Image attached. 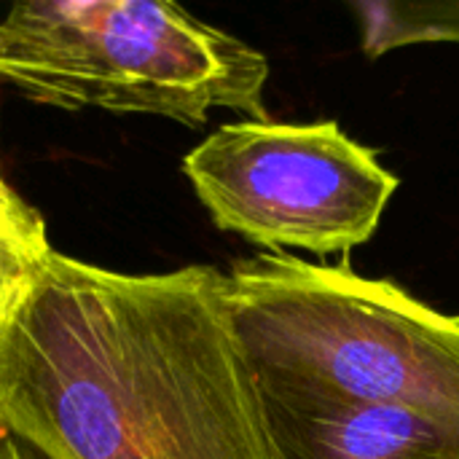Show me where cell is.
Segmentation results:
<instances>
[{"label":"cell","mask_w":459,"mask_h":459,"mask_svg":"<svg viewBox=\"0 0 459 459\" xmlns=\"http://www.w3.org/2000/svg\"><path fill=\"white\" fill-rule=\"evenodd\" d=\"M0 430L40 459H274L226 272L51 250L0 315Z\"/></svg>","instance_id":"cell-1"},{"label":"cell","mask_w":459,"mask_h":459,"mask_svg":"<svg viewBox=\"0 0 459 459\" xmlns=\"http://www.w3.org/2000/svg\"><path fill=\"white\" fill-rule=\"evenodd\" d=\"M226 307L261 393L307 406L398 409L459 436V315L350 261L261 253L226 272Z\"/></svg>","instance_id":"cell-2"},{"label":"cell","mask_w":459,"mask_h":459,"mask_svg":"<svg viewBox=\"0 0 459 459\" xmlns=\"http://www.w3.org/2000/svg\"><path fill=\"white\" fill-rule=\"evenodd\" d=\"M266 81V54L175 3L32 0L0 16V83L46 105L188 126L215 108L269 121Z\"/></svg>","instance_id":"cell-3"},{"label":"cell","mask_w":459,"mask_h":459,"mask_svg":"<svg viewBox=\"0 0 459 459\" xmlns=\"http://www.w3.org/2000/svg\"><path fill=\"white\" fill-rule=\"evenodd\" d=\"M183 172L221 231L317 258L366 245L401 188L379 153L336 121L223 124L183 159Z\"/></svg>","instance_id":"cell-4"},{"label":"cell","mask_w":459,"mask_h":459,"mask_svg":"<svg viewBox=\"0 0 459 459\" xmlns=\"http://www.w3.org/2000/svg\"><path fill=\"white\" fill-rule=\"evenodd\" d=\"M261 403L274 459H459V436L409 411Z\"/></svg>","instance_id":"cell-5"},{"label":"cell","mask_w":459,"mask_h":459,"mask_svg":"<svg viewBox=\"0 0 459 459\" xmlns=\"http://www.w3.org/2000/svg\"><path fill=\"white\" fill-rule=\"evenodd\" d=\"M352 11L360 19L363 51L368 59L411 43H459V3L366 0L352 3Z\"/></svg>","instance_id":"cell-6"},{"label":"cell","mask_w":459,"mask_h":459,"mask_svg":"<svg viewBox=\"0 0 459 459\" xmlns=\"http://www.w3.org/2000/svg\"><path fill=\"white\" fill-rule=\"evenodd\" d=\"M0 237L43 261L51 247L46 239V223L38 210H32L0 175Z\"/></svg>","instance_id":"cell-7"},{"label":"cell","mask_w":459,"mask_h":459,"mask_svg":"<svg viewBox=\"0 0 459 459\" xmlns=\"http://www.w3.org/2000/svg\"><path fill=\"white\" fill-rule=\"evenodd\" d=\"M38 258L0 237V304H8L38 269Z\"/></svg>","instance_id":"cell-8"},{"label":"cell","mask_w":459,"mask_h":459,"mask_svg":"<svg viewBox=\"0 0 459 459\" xmlns=\"http://www.w3.org/2000/svg\"><path fill=\"white\" fill-rule=\"evenodd\" d=\"M0 459H40L35 457L27 446H22L16 438H11L8 433L0 430Z\"/></svg>","instance_id":"cell-9"},{"label":"cell","mask_w":459,"mask_h":459,"mask_svg":"<svg viewBox=\"0 0 459 459\" xmlns=\"http://www.w3.org/2000/svg\"><path fill=\"white\" fill-rule=\"evenodd\" d=\"M8 304H11V301H8ZM8 304H0V315H3V309H5V307H8Z\"/></svg>","instance_id":"cell-10"}]
</instances>
